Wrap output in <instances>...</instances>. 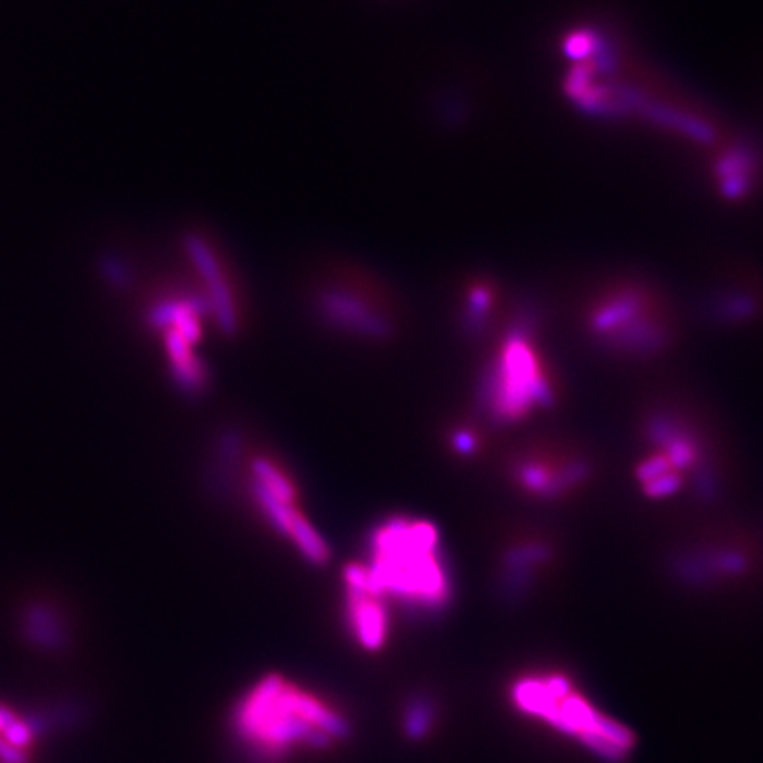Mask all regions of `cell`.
<instances>
[{"label":"cell","mask_w":763,"mask_h":763,"mask_svg":"<svg viewBox=\"0 0 763 763\" xmlns=\"http://www.w3.org/2000/svg\"><path fill=\"white\" fill-rule=\"evenodd\" d=\"M166 356L172 375L186 392H198L207 382V370L195 352L200 341V318L188 304H173L163 313Z\"/></svg>","instance_id":"6"},{"label":"cell","mask_w":763,"mask_h":763,"mask_svg":"<svg viewBox=\"0 0 763 763\" xmlns=\"http://www.w3.org/2000/svg\"><path fill=\"white\" fill-rule=\"evenodd\" d=\"M406 725H408V734L422 735L430 725L428 707L426 705H414V709L408 711Z\"/></svg>","instance_id":"8"},{"label":"cell","mask_w":763,"mask_h":763,"mask_svg":"<svg viewBox=\"0 0 763 763\" xmlns=\"http://www.w3.org/2000/svg\"><path fill=\"white\" fill-rule=\"evenodd\" d=\"M486 398L494 414L506 421L523 419L550 401V375L526 338L514 336L502 345L492 368Z\"/></svg>","instance_id":"4"},{"label":"cell","mask_w":763,"mask_h":763,"mask_svg":"<svg viewBox=\"0 0 763 763\" xmlns=\"http://www.w3.org/2000/svg\"><path fill=\"white\" fill-rule=\"evenodd\" d=\"M363 564L368 587L387 603L428 614L451 601V571L438 528L430 521L406 516L385 519L372 532Z\"/></svg>","instance_id":"2"},{"label":"cell","mask_w":763,"mask_h":763,"mask_svg":"<svg viewBox=\"0 0 763 763\" xmlns=\"http://www.w3.org/2000/svg\"><path fill=\"white\" fill-rule=\"evenodd\" d=\"M512 696L518 707L532 712L567 735L596 750L605 759L619 760L633 746V737L621 725L601 716L564 677L534 675L521 679Z\"/></svg>","instance_id":"3"},{"label":"cell","mask_w":763,"mask_h":763,"mask_svg":"<svg viewBox=\"0 0 763 763\" xmlns=\"http://www.w3.org/2000/svg\"><path fill=\"white\" fill-rule=\"evenodd\" d=\"M345 624L354 641L365 650H381L390 631L387 601L368 587L363 562H354L343 571Z\"/></svg>","instance_id":"5"},{"label":"cell","mask_w":763,"mask_h":763,"mask_svg":"<svg viewBox=\"0 0 763 763\" xmlns=\"http://www.w3.org/2000/svg\"><path fill=\"white\" fill-rule=\"evenodd\" d=\"M256 506L265 519L313 564H324L329 558L327 542L315 530L309 519L301 512L297 501H281L267 492L252 486Z\"/></svg>","instance_id":"7"},{"label":"cell","mask_w":763,"mask_h":763,"mask_svg":"<svg viewBox=\"0 0 763 763\" xmlns=\"http://www.w3.org/2000/svg\"><path fill=\"white\" fill-rule=\"evenodd\" d=\"M230 732L254 763H285L338 748L350 734V721L325 695L272 673L239 696Z\"/></svg>","instance_id":"1"}]
</instances>
